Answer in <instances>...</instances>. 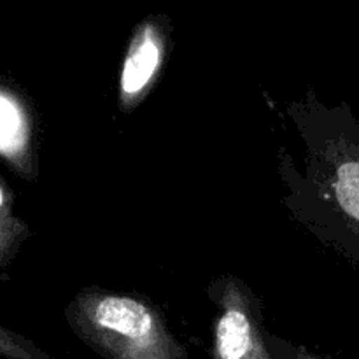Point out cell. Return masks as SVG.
<instances>
[{
  "label": "cell",
  "instance_id": "6da1fadb",
  "mask_svg": "<svg viewBox=\"0 0 359 359\" xmlns=\"http://www.w3.org/2000/svg\"><path fill=\"white\" fill-rule=\"evenodd\" d=\"M74 332L107 359H184L151 305L125 294L84 290L67 309Z\"/></svg>",
  "mask_w": 359,
  "mask_h": 359
},
{
  "label": "cell",
  "instance_id": "7a4b0ae2",
  "mask_svg": "<svg viewBox=\"0 0 359 359\" xmlns=\"http://www.w3.org/2000/svg\"><path fill=\"white\" fill-rule=\"evenodd\" d=\"M314 182L323 205L359 256V125L339 123L314 149Z\"/></svg>",
  "mask_w": 359,
  "mask_h": 359
},
{
  "label": "cell",
  "instance_id": "3957f363",
  "mask_svg": "<svg viewBox=\"0 0 359 359\" xmlns=\"http://www.w3.org/2000/svg\"><path fill=\"white\" fill-rule=\"evenodd\" d=\"M168 48V18L151 16L137 25L119 74V109L132 112L142 104L163 69Z\"/></svg>",
  "mask_w": 359,
  "mask_h": 359
},
{
  "label": "cell",
  "instance_id": "277c9868",
  "mask_svg": "<svg viewBox=\"0 0 359 359\" xmlns=\"http://www.w3.org/2000/svg\"><path fill=\"white\" fill-rule=\"evenodd\" d=\"M216 359H272L241 286L228 283L221 293V311L214 328Z\"/></svg>",
  "mask_w": 359,
  "mask_h": 359
},
{
  "label": "cell",
  "instance_id": "5b68a950",
  "mask_svg": "<svg viewBox=\"0 0 359 359\" xmlns=\"http://www.w3.org/2000/svg\"><path fill=\"white\" fill-rule=\"evenodd\" d=\"M27 144L28 126L23 111L16 98L0 90V154L20 170L25 165Z\"/></svg>",
  "mask_w": 359,
  "mask_h": 359
},
{
  "label": "cell",
  "instance_id": "8992f818",
  "mask_svg": "<svg viewBox=\"0 0 359 359\" xmlns=\"http://www.w3.org/2000/svg\"><path fill=\"white\" fill-rule=\"evenodd\" d=\"M28 235L27 223L14 214L13 193L0 177V269L11 265Z\"/></svg>",
  "mask_w": 359,
  "mask_h": 359
},
{
  "label": "cell",
  "instance_id": "52a82bcc",
  "mask_svg": "<svg viewBox=\"0 0 359 359\" xmlns=\"http://www.w3.org/2000/svg\"><path fill=\"white\" fill-rule=\"evenodd\" d=\"M0 356L6 359H51L30 340L0 326Z\"/></svg>",
  "mask_w": 359,
  "mask_h": 359
},
{
  "label": "cell",
  "instance_id": "ba28073f",
  "mask_svg": "<svg viewBox=\"0 0 359 359\" xmlns=\"http://www.w3.org/2000/svg\"><path fill=\"white\" fill-rule=\"evenodd\" d=\"M304 359H316V358H311V356H307V358H304Z\"/></svg>",
  "mask_w": 359,
  "mask_h": 359
}]
</instances>
